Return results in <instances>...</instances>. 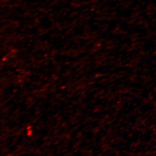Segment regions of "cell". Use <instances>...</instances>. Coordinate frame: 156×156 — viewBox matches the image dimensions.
<instances>
[]
</instances>
